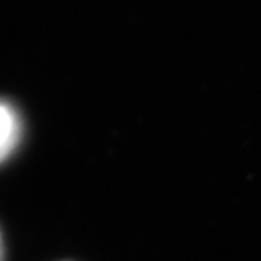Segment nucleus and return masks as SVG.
<instances>
[{
	"label": "nucleus",
	"instance_id": "nucleus-1",
	"mask_svg": "<svg viewBox=\"0 0 261 261\" xmlns=\"http://www.w3.org/2000/svg\"><path fill=\"white\" fill-rule=\"evenodd\" d=\"M21 120L16 110L0 102V162H4L21 140Z\"/></svg>",
	"mask_w": 261,
	"mask_h": 261
},
{
	"label": "nucleus",
	"instance_id": "nucleus-2",
	"mask_svg": "<svg viewBox=\"0 0 261 261\" xmlns=\"http://www.w3.org/2000/svg\"><path fill=\"white\" fill-rule=\"evenodd\" d=\"M5 252H4V242H2V236H0V261H4Z\"/></svg>",
	"mask_w": 261,
	"mask_h": 261
}]
</instances>
